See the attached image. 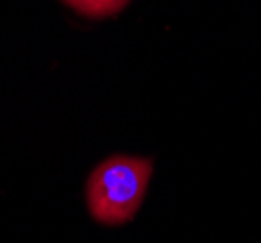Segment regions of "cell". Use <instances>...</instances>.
I'll return each mask as SVG.
<instances>
[{"mask_svg":"<svg viewBox=\"0 0 261 243\" xmlns=\"http://www.w3.org/2000/svg\"><path fill=\"white\" fill-rule=\"evenodd\" d=\"M68 6L90 18H106L123 10L130 0H65Z\"/></svg>","mask_w":261,"mask_h":243,"instance_id":"7a4b0ae2","label":"cell"},{"mask_svg":"<svg viewBox=\"0 0 261 243\" xmlns=\"http://www.w3.org/2000/svg\"><path fill=\"white\" fill-rule=\"evenodd\" d=\"M152 160L137 156H111L94 167L86 183V202L92 218L106 226H121L141 208Z\"/></svg>","mask_w":261,"mask_h":243,"instance_id":"6da1fadb","label":"cell"}]
</instances>
